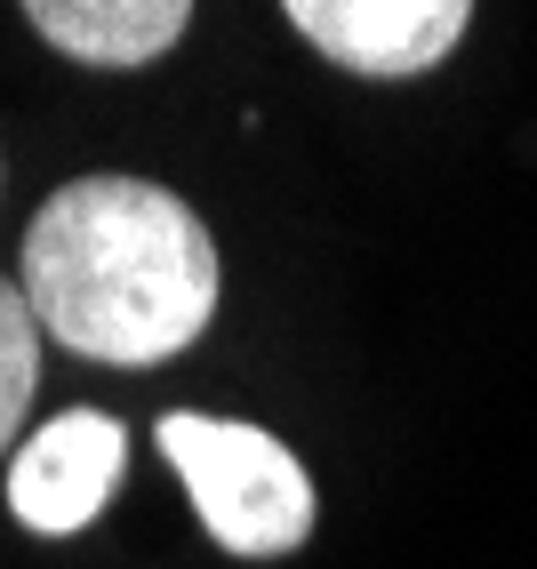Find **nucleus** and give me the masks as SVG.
<instances>
[{
    "label": "nucleus",
    "mask_w": 537,
    "mask_h": 569,
    "mask_svg": "<svg viewBox=\"0 0 537 569\" xmlns=\"http://www.w3.org/2000/svg\"><path fill=\"white\" fill-rule=\"evenodd\" d=\"M217 241L152 177H72L24 224V306L81 361L152 369L217 313Z\"/></svg>",
    "instance_id": "nucleus-1"
},
{
    "label": "nucleus",
    "mask_w": 537,
    "mask_h": 569,
    "mask_svg": "<svg viewBox=\"0 0 537 569\" xmlns=\"http://www.w3.org/2000/svg\"><path fill=\"white\" fill-rule=\"evenodd\" d=\"M281 9L329 64L369 81L434 72L474 24V0H281Z\"/></svg>",
    "instance_id": "nucleus-3"
},
{
    "label": "nucleus",
    "mask_w": 537,
    "mask_h": 569,
    "mask_svg": "<svg viewBox=\"0 0 537 569\" xmlns=\"http://www.w3.org/2000/svg\"><path fill=\"white\" fill-rule=\"evenodd\" d=\"M32 386H41V321L24 306V281H0V458L32 409Z\"/></svg>",
    "instance_id": "nucleus-6"
},
{
    "label": "nucleus",
    "mask_w": 537,
    "mask_h": 569,
    "mask_svg": "<svg viewBox=\"0 0 537 569\" xmlns=\"http://www.w3.org/2000/svg\"><path fill=\"white\" fill-rule=\"evenodd\" d=\"M24 17L57 57L129 72V64H152L185 41L193 0H24Z\"/></svg>",
    "instance_id": "nucleus-5"
},
{
    "label": "nucleus",
    "mask_w": 537,
    "mask_h": 569,
    "mask_svg": "<svg viewBox=\"0 0 537 569\" xmlns=\"http://www.w3.org/2000/svg\"><path fill=\"white\" fill-rule=\"evenodd\" d=\"M161 449L193 489V513L225 553H297L314 529V481L265 426H233V417H161Z\"/></svg>",
    "instance_id": "nucleus-2"
},
{
    "label": "nucleus",
    "mask_w": 537,
    "mask_h": 569,
    "mask_svg": "<svg viewBox=\"0 0 537 569\" xmlns=\"http://www.w3.org/2000/svg\"><path fill=\"white\" fill-rule=\"evenodd\" d=\"M121 466H129V433L97 409H64L17 449L9 513L24 529H41V538H72V529H89L105 513V498L121 489Z\"/></svg>",
    "instance_id": "nucleus-4"
}]
</instances>
